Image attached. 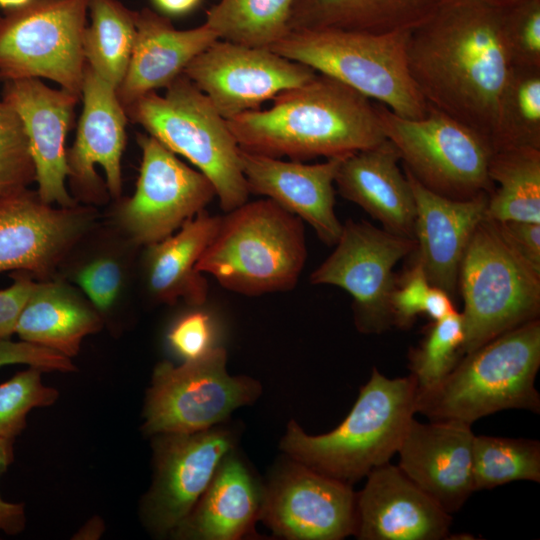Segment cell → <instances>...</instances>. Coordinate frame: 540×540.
Listing matches in <instances>:
<instances>
[{
    "label": "cell",
    "instance_id": "1",
    "mask_svg": "<svg viewBox=\"0 0 540 540\" xmlns=\"http://www.w3.org/2000/svg\"><path fill=\"white\" fill-rule=\"evenodd\" d=\"M503 18V8L483 0H440L410 31L407 43L409 71L427 104L490 146L499 97L512 68Z\"/></svg>",
    "mask_w": 540,
    "mask_h": 540
},
{
    "label": "cell",
    "instance_id": "2",
    "mask_svg": "<svg viewBox=\"0 0 540 540\" xmlns=\"http://www.w3.org/2000/svg\"><path fill=\"white\" fill-rule=\"evenodd\" d=\"M227 123L240 148L294 161L344 157L386 139L369 98L318 72L276 95L269 109L247 111Z\"/></svg>",
    "mask_w": 540,
    "mask_h": 540
},
{
    "label": "cell",
    "instance_id": "3",
    "mask_svg": "<svg viewBox=\"0 0 540 540\" xmlns=\"http://www.w3.org/2000/svg\"><path fill=\"white\" fill-rule=\"evenodd\" d=\"M416 392L412 374L390 379L373 368L351 411L334 430L309 435L291 420L280 449L314 471L352 485L397 453L416 413Z\"/></svg>",
    "mask_w": 540,
    "mask_h": 540
},
{
    "label": "cell",
    "instance_id": "4",
    "mask_svg": "<svg viewBox=\"0 0 540 540\" xmlns=\"http://www.w3.org/2000/svg\"><path fill=\"white\" fill-rule=\"evenodd\" d=\"M540 321L519 325L464 354L439 382L418 388L416 412L430 421L476 420L505 409L540 411Z\"/></svg>",
    "mask_w": 540,
    "mask_h": 540
},
{
    "label": "cell",
    "instance_id": "5",
    "mask_svg": "<svg viewBox=\"0 0 540 540\" xmlns=\"http://www.w3.org/2000/svg\"><path fill=\"white\" fill-rule=\"evenodd\" d=\"M225 213L197 271L246 296L293 289L307 258L303 221L269 198Z\"/></svg>",
    "mask_w": 540,
    "mask_h": 540
},
{
    "label": "cell",
    "instance_id": "6",
    "mask_svg": "<svg viewBox=\"0 0 540 540\" xmlns=\"http://www.w3.org/2000/svg\"><path fill=\"white\" fill-rule=\"evenodd\" d=\"M410 31L291 30L268 49L377 100L398 116L421 118L428 104L408 67Z\"/></svg>",
    "mask_w": 540,
    "mask_h": 540
},
{
    "label": "cell",
    "instance_id": "7",
    "mask_svg": "<svg viewBox=\"0 0 540 540\" xmlns=\"http://www.w3.org/2000/svg\"><path fill=\"white\" fill-rule=\"evenodd\" d=\"M124 110L128 120L188 159L211 181L224 212L247 202L250 193L239 145L227 120L184 74L166 87L163 96L151 91Z\"/></svg>",
    "mask_w": 540,
    "mask_h": 540
},
{
    "label": "cell",
    "instance_id": "8",
    "mask_svg": "<svg viewBox=\"0 0 540 540\" xmlns=\"http://www.w3.org/2000/svg\"><path fill=\"white\" fill-rule=\"evenodd\" d=\"M458 286L464 301L462 355L538 318L540 271L516 251L499 223L487 217L465 250Z\"/></svg>",
    "mask_w": 540,
    "mask_h": 540
},
{
    "label": "cell",
    "instance_id": "9",
    "mask_svg": "<svg viewBox=\"0 0 540 540\" xmlns=\"http://www.w3.org/2000/svg\"><path fill=\"white\" fill-rule=\"evenodd\" d=\"M375 107L385 138L422 185L453 199L491 194L488 166L493 150L485 138L429 105L421 118L398 116L381 103Z\"/></svg>",
    "mask_w": 540,
    "mask_h": 540
},
{
    "label": "cell",
    "instance_id": "10",
    "mask_svg": "<svg viewBox=\"0 0 540 540\" xmlns=\"http://www.w3.org/2000/svg\"><path fill=\"white\" fill-rule=\"evenodd\" d=\"M226 365L222 346L181 365L157 364L147 392L143 431L149 435L203 431L254 403L262 392L260 382L230 375Z\"/></svg>",
    "mask_w": 540,
    "mask_h": 540
},
{
    "label": "cell",
    "instance_id": "11",
    "mask_svg": "<svg viewBox=\"0 0 540 540\" xmlns=\"http://www.w3.org/2000/svg\"><path fill=\"white\" fill-rule=\"evenodd\" d=\"M88 0H32L0 14V80L46 78L81 97Z\"/></svg>",
    "mask_w": 540,
    "mask_h": 540
},
{
    "label": "cell",
    "instance_id": "12",
    "mask_svg": "<svg viewBox=\"0 0 540 540\" xmlns=\"http://www.w3.org/2000/svg\"><path fill=\"white\" fill-rule=\"evenodd\" d=\"M333 252L311 273L310 283L333 285L352 299L354 322L363 334H380L393 325L394 267L416 248L413 238L347 220Z\"/></svg>",
    "mask_w": 540,
    "mask_h": 540
},
{
    "label": "cell",
    "instance_id": "13",
    "mask_svg": "<svg viewBox=\"0 0 540 540\" xmlns=\"http://www.w3.org/2000/svg\"><path fill=\"white\" fill-rule=\"evenodd\" d=\"M142 152L134 194L117 210L120 227L136 245L148 246L176 232L216 196L211 181L182 162L151 135L138 134Z\"/></svg>",
    "mask_w": 540,
    "mask_h": 540
},
{
    "label": "cell",
    "instance_id": "14",
    "mask_svg": "<svg viewBox=\"0 0 540 540\" xmlns=\"http://www.w3.org/2000/svg\"><path fill=\"white\" fill-rule=\"evenodd\" d=\"M260 521L285 539L342 540L355 534L356 493L287 457L264 484Z\"/></svg>",
    "mask_w": 540,
    "mask_h": 540
},
{
    "label": "cell",
    "instance_id": "15",
    "mask_svg": "<svg viewBox=\"0 0 540 540\" xmlns=\"http://www.w3.org/2000/svg\"><path fill=\"white\" fill-rule=\"evenodd\" d=\"M183 74L229 120L259 109L279 93L308 82L317 72L268 48L218 39Z\"/></svg>",
    "mask_w": 540,
    "mask_h": 540
},
{
    "label": "cell",
    "instance_id": "16",
    "mask_svg": "<svg viewBox=\"0 0 540 540\" xmlns=\"http://www.w3.org/2000/svg\"><path fill=\"white\" fill-rule=\"evenodd\" d=\"M237 433L225 422L193 433L159 434L154 478L143 503L147 526L171 535L210 484L222 459L237 447Z\"/></svg>",
    "mask_w": 540,
    "mask_h": 540
},
{
    "label": "cell",
    "instance_id": "17",
    "mask_svg": "<svg viewBox=\"0 0 540 540\" xmlns=\"http://www.w3.org/2000/svg\"><path fill=\"white\" fill-rule=\"evenodd\" d=\"M94 209L54 207L28 188L0 195V273L48 280L92 228Z\"/></svg>",
    "mask_w": 540,
    "mask_h": 540
},
{
    "label": "cell",
    "instance_id": "18",
    "mask_svg": "<svg viewBox=\"0 0 540 540\" xmlns=\"http://www.w3.org/2000/svg\"><path fill=\"white\" fill-rule=\"evenodd\" d=\"M81 99L83 108L75 141L67 150L70 184L86 202H102L106 190L118 199L122 193L121 158L127 115L116 89L87 64Z\"/></svg>",
    "mask_w": 540,
    "mask_h": 540
},
{
    "label": "cell",
    "instance_id": "19",
    "mask_svg": "<svg viewBox=\"0 0 540 540\" xmlns=\"http://www.w3.org/2000/svg\"><path fill=\"white\" fill-rule=\"evenodd\" d=\"M3 83L2 99L18 113L28 137L39 197L60 207L78 204L65 185L69 172L65 138L81 97L51 88L39 78Z\"/></svg>",
    "mask_w": 540,
    "mask_h": 540
},
{
    "label": "cell",
    "instance_id": "20",
    "mask_svg": "<svg viewBox=\"0 0 540 540\" xmlns=\"http://www.w3.org/2000/svg\"><path fill=\"white\" fill-rule=\"evenodd\" d=\"M471 426L413 418L397 451L400 470L449 514L474 492Z\"/></svg>",
    "mask_w": 540,
    "mask_h": 540
},
{
    "label": "cell",
    "instance_id": "21",
    "mask_svg": "<svg viewBox=\"0 0 540 540\" xmlns=\"http://www.w3.org/2000/svg\"><path fill=\"white\" fill-rule=\"evenodd\" d=\"M344 157L305 164L239 147L240 165L249 193L265 196L298 216L328 246L335 245L342 231V223L335 213L333 184Z\"/></svg>",
    "mask_w": 540,
    "mask_h": 540
},
{
    "label": "cell",
    "instance_id": "22",
    "mask_svg": "<svg viewBox=\"0 0 540 540\" xmlns=\"http://www.w3.org/2000/svg\"><path fill=\"white\" fill-rule=\"evenodd\" d=\"M356 493L359 540H441L449 535L451 514L390 462L373 469Z\"/></svg>",
    "mask_w": 540,
    "mask_h": 540
},
{
    "label": "cell",
    "instance_id": "23",
    "mask_svg": "<svg viewBox=\"0 0 540 540\" xmlns=\"http://www.w3.org/2000/svg\"><path fill=\"white\" fill-rule=\"evenodd\" d=\"M404 173L416 209L414 258L422 265L430 284L453 297L465 250L475 229L486 217L489 194L453 199L426 188L405 168Z\"/></svg>",
    "mask_w": 540,
    "mask_h": 540
},
{
    "label": "cell",
    "instance_id": "24",
    "mask_svg": "<svg viewBox=\"0 0 540 540\" xmlns=\"http://www.w3.org/2000/svg\"><path fill=\"white\" fill-rule=\"evenodd\" d=\"M135 24L131 58L116 89L123 108L151 91L166 88L195 57L219 39L205 22L179 30L169 17L150 8L135 10Z\"/></svg>",
    "mask_w": 540,
    "mask_h": 540
},
{
    "label": "cell",
    "instance_id": "25",
    "mask_svg": "<svg viewBox=\"0 0 540 540\" xmlns=\"http://www.w3.org/2000/svg\"><path fill=\"white\" fill-rule=\"evenodd\" d=\"M264 484L237 447L222 459L191 512L172 532L183 540H239L260 520Z\"/></svg>",
    "mask_w": 540,
    "mask_h": 540
},
{
    "label": "cell",
    "instance_id": "26",
    "mask_svg": "<svg viewBox=\"0 0 540 540\" xmlns=\"http://www.w3.org/2000/svg\"><path fill=\"white\" fill-rule=\"evenodd\" d=\"M399 161L398 151L385 139L377 146L345 156L334 183L343 198L360 206L383 229L414 239L415 201Z\"/></svg>",
    "mask_w": 540,
    "mask_h": 540
},
{
    "label": "cell",
    "instance_id": "27",
    "mask_svg": "<svg viewBox=\"0 0 540 540\" xmlns=\"http://www.w3.org/2000/svg\"><path fill=\"white\" fill-rule=\"evenodd\" d=\"M220 217L204 209L169 237L146 246L145 279L154 299L166 304L182 299L194 307L206 302L207 280L196 264L215 236Z\"/></svg>",
    "mask_w": 540,
    "mask_h": 540
},
{
    "label": "cell",
    "instance_id": "28",
    "mask_svg": "<svg viewBox=\"0 0 540 540\" xmlns=\"http://www.w3.org/2000/svg\"><path fill=\"white\" fill-rule=\"evenodd\" d=\"M101 326L100 313L75 288L48 279L35 282L15 333L21 340L71 358L79 352L82 340Z\"/></svg>",
    "mask_w": 540,
    "mask_h": 540
},
{
    "label": "cell",
    "instance_id": "29",
    "mask_svg": "<svg viewBox=\"0 0 540 540\" xmlns=\"http://www.w3.org/2000/svg\"><path fill=\"white\" fill-rule=\"evenodd\" d=\"M440 0H295L289 30L340 29L369 33L412 30Z\"/></svg>",
    "mask_w": 540,
    "mask_h": 540
},
{
    "label": "cell",
    "instance_id": "30",
    "mask_svg": "<svg viewBox=\"0 0 540 540\" xmlns=\"http://www.w3.org/2000/svg\"><path fill=\"white\" fill-rule=\"evenodd\" d=\"M488 175L497 187L488 197L487 218L496 222L540 223V149L495 151Z\"/></svg>",
    "mask_w": 540,
    "mask_h": 540
},
{
    "label": "cell",
    "instance_id": "31",
    "mask_svg": "<svg viewBox=\"0 0 540 540\" xmlns=\"http://www.w3.org/2000/svg\"><path fill=\"white\" fill-rule=\"evenodd\" d=\"M88 15L90 24L83 35L86 64L117 89L134 47L135 10L119 0H88Z\"/></svg>",
    "mask_w": 540,
    "mask_h": 540
},
{
    "label": "cell",
    "instance_id": "32",
    "mask_svg": "<svg viewBox=\"0 0 540 540\" xmlns=\"http://www.w3.org/2000/svg\"><path fill=\"white\" fill-rule=\"evenodd\" d=\"M295 0H219L205 23L219 39L268 48L286 36Z\"/></svg>",
    "mask_w": 540,
    "mask_h": 540
},
{
    "label": "cell",
    "instance_id": "33",
    "mask_svg": "<svg viewBox=\"0 0 540 540\" xmlns=\"http://www.w3.org/2000/svg\"><path fill=\"white\" fill-rule=\"evenodd\" d=\"M491 147L493 152L540 149V68L512 66L499 97Z\"/></svg>",
    "mask_w": 540,
    "mask_h": 540
},
{
    "label": "cell",
    "instance_id": "34",
    "mask_svg": "<svg viewBox=\"0 0 540 540\" xmlns=\"http://www.w3.org/2000/svg\"><path fill=\"white\" fill-rule=\"evenodd\" d=\"M472 463L474 491L521 480L539 483L540 443L475 435Z\"/></svg>",
    "mask_w": 540,
    "mask_h": 540
},
{
    "label": "cell",
    "instance_id": "35",
    "mask_svg": "<svg viewBox=\"0 0 540 540\" xmlns=\"http://www.w3.org/2000/svg\"><path fill=\"white\" fill-rule=\"evenodd\" d=\"M464 325L455 311L433 322L421 345L410 353V368L418 388H427L447 375L462 356Z\"/></svg>",
    "mask_w": 540,
    "mask_h": 540
},
{
    "label": "cell",
    "instance_id": "36",
    "mask_svg": "<svg viewBox=\"0 0 540 540\" xmlns=\"http://www.w3.org/2000/svg\"><path fill=\"white\" fill-rule=\"evenodd\" d=\"M42 372L29 367L0 384V438L14 440L25 428L32 409L57 400L58 391L43 384Z\"/></svg>",
    "mask_w": 540,
    "mask_h": 540
},
{
    "label": "cell",
    "instance_id": "37",
    "mask_svg": "<svg viewBox=\"0 0 540 540\" xmlns=\"http://www.w3.org/2000/svg\"><path fill=\"white\" fill-rule=\"evenodd\" d=\"M36 180L28 137L18 113L0 100V195L28 188Z\"/></svg>",
    "mask_w": 540,
    "mask_h": 540
},
{
    "label": "cell",
    "instance_id": "38",
    "mask_svg": "<svg viewBox=\"0 0 540 540\" xmlns=\"http://www.w3.org/2000/svg\"><path fill=\"white\" fill-rule=\"evenodd\" d=\"M503 28L512 66L540 68V0L505 8Z\"/></svg>",
    "mask_w": 540,
    "mask_h": 540
},
{
    "label": "cell",
    "instance_id": "39",
    "mask_svg": "<svg viewBox=\"0 0 540 540\" xmlns=\"http://www.w3.org/2000/svg\"><path fill=\"white\" fill-rule=\"evenodd\" d=\"M75 282L95 309L104 313L114 306L121 293L124 269L115 257L98 256L77 271Z\"/></svg>",
    "mask_w": 540,
    "mask_h": 540
},
{
    "label": "cell",
    "instance_id": "40",
    "mask_svg": "<svg viewBox=\"0 0 540 540\" xmlns=\"http://www.w3.org/2000/svg\"><path fill=\"white\" fill-rule=\"evenodd\" d=\"M167 341L183 361L202 357L217 346L212 317L199 309L182 315L169 330Z\"/></svg>",
    "mask_w": 540,
    "mask_h": 540
},
{
    "label": "cell",
    "instance_id": "41",
    "mask_svg": "<svg viewBox=\"0 0 540 540\" xmlns=\"http://www.w3.org/2000/svg\"><path fill=\"white\" fill-rule=\"evenodd\" d=\"M413 263L404 273L391 295L393 325L408 328L416 316L424 311V304L431 284L420 262Z\"/></svg>",
    "mask_w": 540,
    "mask_h": 540
},
{
    "label": "cell",
    "instance_id": "42",
    "mask_svg": "<svg viewBox=\"0 0 540 540\" xmlns=\"http://www.w3.org/2000/svg\"><path fill=\"white\" fill-rule=\"evenodd\" d=\"M25 364L42 371L70 372L76 368L70 358L50 348L24 340H0V368Z\"/></svg>",
    "mask_w": 540,
    "mask_h": 540
},
{
    "label": "cell",
    "instance_id": "43",
    "mask_svg": "<svg viewBox=\"0 0 540 540\" xmlns=\"http://www.w3.org/2000/svg\"><path fill=\"white\" fill-rule=\"evenodd\" d=\"M12 277V284L0 290V340L10 339L15 333L19 316L36 282L25 271H15Z\"/></svg>",
    "mask_w": 540,
    "mask_h": 540
},
{
    "label": "cell",
    "instance_id": "44",
    "mask_svg": "<svg viewBox=\"0 0 540 540\" xmlns=\"http://www.w3.org/2000/svg\"><path fill=\"white\" fill-rule=\"evenodd\" d=\"M498 223L516 251L537 271H540V223L522 221Z\"/></svg>",
    "mask_w": 540,
    "mask_h": 540
},
{
    "label": "cell",
    "instance_id": "45",
    "mask_svg": "<svg viewBox=\"0 0 540 540\" xmlns=\"http://www.w3.org/2000/svg\"><path fill=\"white\" fill-rule=\"evenodd\" d=\"M13 461V440L0 438V474ZM24 505L5 501L0 495V532L19 534L25 527Z\"/></svg>",
    "mask_w": 540,
    "mask_h": 540
},
{
    "label": "cell",
    "instance_id": "46",
    "mask_svg": "<svg viewBox=\"0 0 540 540\" xmlns=\"http://www.w3.org/2000/svg\"><path fill=\"white\" fill-rule=\"evenodd\" d=\"M455 312L452 297L443 289L431 285L424 304V311L433 322Z\"/></svg>",
    "mask_w": 540,
    "mask_h": 540
},
{
    "label": "cell",
    "instance_id": "47",
    "mask_svg": "<svg viewBox=\"0 0 540 540\" xmlns=\"http://www.w3.org/2000/svg\"><path fill=\"white\" fill-rule=\"evenodd\" d=\"M156 11L166 17H181L194 12L203 0H150Z\"/></svg>",
    "mask_w": 540,
    "mask_h": 540
},
{
    "label": "cell",
    "instance_id": "48",
    "mask_svg": "<svg viewBox=\"0 0 540 540\" xmlns=\"http://www.w3.org/2000/svg\"><path fill=\"white\" fill-rule=\"evenodd\" d=\"M32 0H0V9L3 12L19 9L28 5Z\"/></svg>",
    "mask_w": 540,
    "mask_h": 540
},
{
    "label": "cell",
    "instance_id": "49",
    "mask_svg": "<svg viewBox=\"0 0 540 540\" xmlns=\"http://www.w3.org/2000/svg\"><path fill=\"white\" fill-rule=\"evenodd\" d=\"M488 4H491L498 8H509L525 0H483Z\"/></svg>",
    "mask_w": 540,
    "mask_h": 540
}]
</instances>
